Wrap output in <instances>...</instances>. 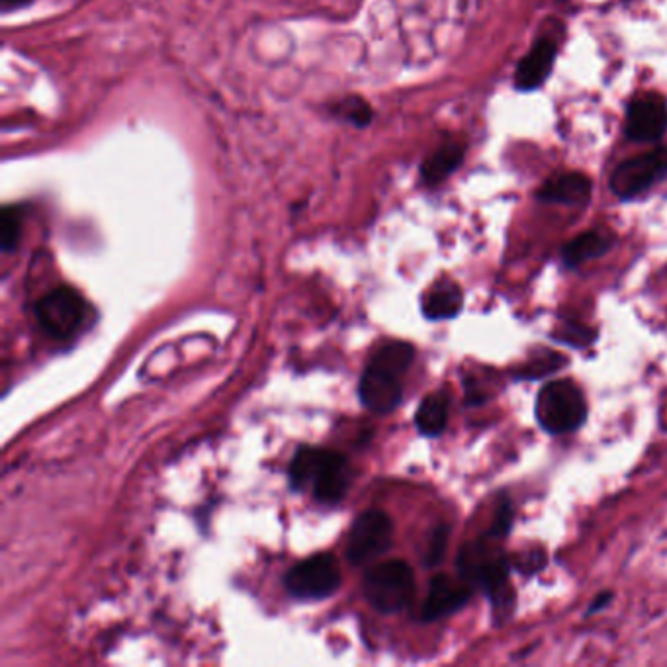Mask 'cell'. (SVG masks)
Returning <instances> with one entry per match:
<instances>
[{
	"label": "cell",
	"mask_w": 667,
	"mask_h": 667,
	"mask_svg": "<svg viewBox=\"0 0 667 667\" xmlns=\"http://www.w3.org/2000/svg\"><path fill=\"white\" fill-rule=\"evenodd\" d=\"M458 569L462 579L470 586H478L490 597L495 618L509 617L515 608V591L511 586L509 559L501 552L490 549L486 539L468 542L461 550Z\"/></svg>",
	"instance_id": "6da1fadb"
},
{
	"label": "cell",
	"mask_w": 667,
	"mask_h": 667,
	"mask_svg": "<svg viewBox=\"0 0 667 667\" xmlns=\"http://www.w3.org/2000/svg\"><path fill=\"white\" fill-rule=\"evenodd\" d=\"M347 461L339 452L322 449H302L290 466V478L294 488H312L315 500L322 503H337L349 488Z\"/></svg>",
	"instance_id": "7a4b0ae2"
},
{
	"label": "cell",
	"mask_w": 667,
	"mask_h": 667,
	"mask_svg": "<svg viewBox=\"0 0 667 667\" xmlns=\"http://www.w3.org/2000/svg\"><path fill=\"white\" fill-rule=\"evenodd\" d=\"M540 427L552 435L578 431L588 419V403L578 383L556 380L540 390L534 405Z\"/></svg>",
	"instance_id": "3957f363"
},
{
	"label": "cell",
	"mask_w": 667,
	"mask_h": 667,
	"mask_svg": "<svg viewBox=\"0 0 667 667\" xmlns=\"http://www.w3.org/2000/svg\"><path fill=\"white\" fill-rule=\"evenodd\" d=\"M364 597L376 611L392 615L410 605L415 591L413 571L405 562L393 559L368 569L363 583Z\"/></svg>",
	"instance_id": "277c9868"
},
{
	"label": "cell",
	"mask_w": 667,
	"mask_h": 667,
	"mask_svg": "<svg viewBox=\"0 0 667 667\" xmlns=\"http://www.w3.org/2000/svg\"><path fill=\"white\" fill-rule=\"evenodd\" d=\"M341 586V569L334 554H315L288 571L286 589L298 599H325Z\"/></svg>",
	"instance_id": "5b68a950"
},
{
	"label": "cell",
	"mask_w": 667,
	"mask_h": 667,
	"mask_svg": "<svg viewBox=\"0 0 667 667\" xmlns=\"http://www.w3.org/2000/svg\"><path fill=\"white\" fill-rule=\"evenodd\" d=\"M393 525L383 511L370 509L354 520L347 539V558L366 564L382 556L392 546Z\"/></svg>",
	"instance_id": "8992f818"
},
{
	"label": "cell",
	"mask_w": 667,
	"mask_h": 667,
	"mask_svg": "<svg viewBox=\"0 0 667 667\" xmlns=\"http://www.w3.org/2000/svg\"><path fill=\"white\" fill-rule=\"evenodd\" d=\"M667 177V148L654 149L618 165L611 177V190L622 200L638 197L657 180Z\"/></svg>",
	"instance_id": "52a82bcc"
},
{
	"label": "cell",
	"mask_w": 667,
	"mask_h": 667,
	"mask_svg": "<svg viewBox=\"0 0 667 667\" xmlns=\"http://www.w3.org/2000/svg\"><path fill=\"white\" fill-rule=\"evenodd\" d=\"M85 312V302L73 288H55L36 304L41 327L55 339H67L77 334Z\"/></svg>",
	"instance_id": "ba28073f"
},
{
	"label": "cell",
	"mask_w": 667,
	"mask_h": 667,
	"mask_svg": "<svg viewBox=\"0 0 667 667\" xmlns=\"http://www.w3.org/2000/svg\"><path fill=\"white\" fill-rule=\"evenodd\" d=\"M627 136L638 143H652L666 134L667 104L657 95L632 100L627 112Z\"/></svg>",
	"instance_id": "9c48e42d"
},
{
	"label": "cell",
	"mask_w": 667,
	"mask_h": 667,
	"mask_svg": "<svg viewBox=\"0 0 667 667\" xmlns=\"http://www.w3.org/2000/svg\"><path fill=\"white\" fill-rule=\"evenodd\" d=\"M402 374L368 364L361 380V400L374 413H390L402 402Z\"/></svg>",
	"instance_id": "30bf717a"
},
{
	"label": "cell",
	"mask_w": 667,
	"mask_h": 667,
	"mask_svg": "<svg viewBox=\"0 0 667 667\" xmlns=\"http://www.w3.org/2000/svg\"><path fill=\"white\" fill-rule=\"evenodd\" d=\"M471 595V586L464 581L449 578V576H435L429 586V595L425 599L421 617L425 620L449 617L458 608L468 603Z\"/></svg>",
	"instance_id": "8fae6325"
},
{
	"label": "cell",
	"mask_w": 667,
	"mask_h": 667,
	"mask_svg": "<svg viewBox=\"0 0 667 667\" xmlns=\"http://www.w3.org/2000/svg\"><path fill=\"white\" fill-rule=\"evenodd\" d=\"M591 197V180L581 173H562L549 178L539 190L540 202L546 204H586Z\"/></svg>",
	"instance_id": "7c38bea8"
},
{
	"label": "cell",
	"mask_w": 667,
	"mask_h": 667,
	"mask_svg": "<svg viewBox=\"0 0 667 667\" xmlns=\"http://www.w3.org/2000/svg\"><path fill=\"white\" fill-rule=\"evenodd\" d=\"M556 60V46L552 40H539L529 55L520 61L515 73V85L519 90H534L549 79L550 71Z\"/></svg>",
	"instance_id": "4fadbf2b"
},
{
	"label": "cell",
	"mask_w": 667,
	"mask_h": 667,
	"mask_svg": "<svg viewBox=\"0 0 667 667\" xmlns=\"http://www.w3.org/2000/svg\"><path fill=\"white\" fill-rule=\"evenodd\" d=\"M464 295L458 286L444 280L441 285L432 286L427 295L423 298V314L431 322L452 319L461 314Z\"/></svg>",
	"instance_id": "5bb4252c"
},
{
	"label": "cell",
	"mask_w": 667,
	"mask_h": 667,
	"mask_svg": "<svg viewBox=\"0 0 667 667\" xmlns=\"http://www.w3.org/2000/svg\"><path fill=\"white\" fill-rule=\"evenodd\" d=\"M449 423V398L444 393H431L423 400L415 413V425L425 437H437Z\"/></svg>",
	"instance_id": "9a60e30c"
},
{
	"label": "cell",
	"mask_w": 667,
	"mask_h": 667,
	"mask_svg": "<svg viewBox=\"0 0 667 667\" xmlns=\"http://www.w3.org/2000/svg\"><path fill=\"white\" fill-rule=\"evenodd\" d=\"M611 247L607 237L601 236L597 231H589L569 241L568 246L562 249V261L566 266H579L588 263L591 259L605 255Z\"/></svg>",
	"instance_id": "2e32d148"
},
{
	"label": "cell",
	"mask_w": 667,
	"mask_h": 667,
	"mask_svg": "<svg viewBox=\"0 0 667 667\" xmlns=\"http://www.w3.org/2000/svg\"><path fill=\"white\" fill-rule=\"evenodd\" d=\"M462 158H464V149H462L461 146H456V143H451V146H444V148L439 149V151L425 163V167H423V178H425V183L437 185V183L444 180V178L451 175L452 171L458 168V165L462 163Z\"/></svg>",
	"instance_id": "e0dca14e"
},
{
	"label": "cell",
	"mask_w": 667,
	"mask_h": 667,
	"mask_svg": "<svg viewBox=\"0 0 667 667\" xmlns=\"http://www.w3.org/2000/svg\"><path fill=\"white\" fill-rule=\"evenodd\" d=\"M412 344L407 343H390L382 347L378 353L374 354L373 363L380 364L383 368H390L393 373L405 374V370L410 368V364L413 363Z\"/></svg>",
	"instance_id": "ac0fdd59"
},
{
	"label": "cell",
	"mask_w": 667,
	"mask_h": 667,
	"mask_svg": "<svg viewBox=\"0 0 667 667\" xmlns=\"http://www.w3.org/2000/svg\"><path fill=\"white\" fill-rule=\"evenodd\" d=\"M21 239V217L16 214V210L7 207L0 217V241L2 249L9 253L14 247L18 246Z\"/></svg>",
	"instance_id": "d6986e66"
},
{
	"label": "cell",
	"mask_w": 667,
	"mask_h": 667,
	"mask_svg": "<svg viewBox=\"0 0 667 667\" xmlns=\"http://www.w3.org/2000/svg\"><path fill=\"white\" fill-rule=\"evenodd\" d=\"M513 527V505L509 500L501 501L495 511V519L491 525V530L488 532V539H503L507 537Z\"/></svg>",
	"instance_id": "ffe728a7"
},
{
	"label": "cell",
	"mask_w": 667,
	"mask_h": 667,
	"mask_svg": "<svg viewBox=\"0 0 667 667\" xmlns=\"http://www.w3.org/2000/svg\"><path fill=\"white\" fill-rule=\"evenodd\" d=\"M449 544V527H439V529L432 532L431 540H429V549L425 552V564L427 566H437L444 556V550Z\"/></svg>",
	"instance_id": "44dd1931"
},
{
	"label": "cell",
	"mask_w": 667,
	"mask_h": 667,
	"mask_svg": "<svg viewBox=\"0 0 667 667\" xmlns=\"http://www.w3.org/2000/svg\"><path fill=\"white\" fill-rule=\"evenodd\" d=\"M544 564H546V554H544V550L530 549L519 554V558H515V564H513V566L519 569V571H523V574L532 576L534 571L544 568Z\"/></svg>",
	"instance_id": "7402d4cb"
},
{
	"label": "cell",
	"mask_w": 667,
	"mask_h": 667,
	"mask_svg": "<svg viewBox=\"0 0 667 667\" xmlns=\"http://www.w3.org/2000/svg\"><path fill=\"white\" fill-rule=\"evenodd\" d=\"M554 368H558V358L552 353L542 354L539 361H534L520 373V378H539L542 374L552 373Z\"/></svg>",
	"instance_id": "603a6c76"
},
{
	"label": "cell",
	"mask_w": 667,
	"mask_h": 667,
	"mask_svg": "<svg viewBox=\"0 0 667 667\" xmlns=\"http://www.w3.org/2000/svg\"><path fill=\"white\" fill-rule=\"evenodd\" d=\"M611 599H613V593H611V591H605V593L597 595V599H595V601L591 603V607H589V615H593V613H597L601 608L607 607V603Z\"/></svg>",
	"instance_id": "cb8c5ba5"
},
{
	"label": "cell",
	"mask_w": 667,
	"mask_h": 667,
	"mask_svg": "<svg viewBox=\"0 0 667 667\" xmlns=\"http://www.w3.org/2000/svg\"><path fill=\"white\" fill-rule=\"evenodd\" d=\"M0 2H2L4 9H14V7H21V4H26L30 0H0Z\"/></svg>",
	"instance_id": "d4e9b609"
}]
</instances>
